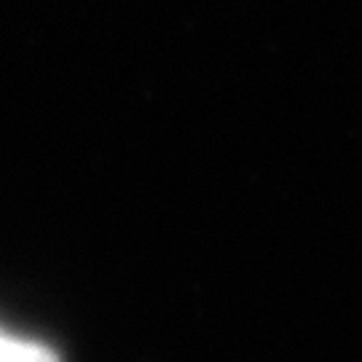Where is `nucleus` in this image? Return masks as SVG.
I'll return each instance as SVG.
<instances>
[{"instance_id":"1","label":"nucleus","mask_w":362,"mask_h":362,"mask_svg":"<svg viewBox=\"0 0 362 362\" xmlns=\"http://www.w3.org/2000/svg\"><path fill=\"white\" fill-rule=\"evenodd\" d=\"M0 362H59V357L43 344L22 341L0 330Z\"/></svg>"}]
</instances>
